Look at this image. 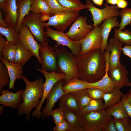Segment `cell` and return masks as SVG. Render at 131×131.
Masks as SVG:
<instances>
[{"instance_id":"6da1fadb","label":"cell","mask_w":131,"mask_h":131,"mask_svg":"<svg viewBox=\"0 0 131 131\" xmlns=\"http://www.w3.org/2000/svg\"><path fill=\"white\" fill-rule=\"evenodd\" d=\"M76 57L80 79L88 82L93 83L101 79L105 75L104 53L100 48Z\"/></svg>"},{"instance_id":"7a4b0ae2","label":"cell","mask_w":131,"mask_h":131,"mask_svg":"<svg viewBox=\"0 0 131 131\" xmlns=\"http://www.w3.org/2000/svg\"><path fill=\"white\" fill-rule=\"evenodd\" d=\"M22 79L25 82L26 87L21 94L23 102L17 108V114L18 115L26 114V120L28 122L32 109L37 107L40 102L39 99L42 98L44 83L41 78L32 82L23 75Z\"/></svg>"},{"instance_id":"3957f363","label":"cell","mask_w":131,"mask_h":131,"mask_svg":"<svg viewBox=\"0 0 131 131\" xmlns=\"http://www.w3.org/2000/svg\"><path fill=\"white\" fill-rule=\"evenodd\" d=\"M54 48L57 56L56 64L57 71L64 74L65 83L74 77L79 78L76 62V56L64 46L56 43Z\"/></svg>"},{"instance_id":"277c9868","label":"cell","mask_w":131,"mask_h":131,"mask_svg":"<svg viewBox=\"0 0 131 131\" xmlns=\"http://www.w3.org/2000/svg\"><path fill=\"white\" fill-rule=\"evenodd\" d=\"M81 115L83 131H102L112 118L105 110L90 111Z\"/></svg>"},{"instance_id":"5b68a950","label":"cell","mask_w":131,"mask_h":131,"mask_svg":"<svg viewBox=\"0 0 131 131\" xmlns=\"http://www.w3.org/2000/svg\"><path fill=\"white\" fill-rule=\"evenodd\" d=\"M41 14L30 12L24 18L22 24L27 26L34 39L44 47L48 45V40L44 30L45 23L40 19Z\"/></svg>"},{"instance_id":"8992f818","label":"cell","mask_w":131,"mask_h":131,"mask_svg":"<svg viewBox=\"0 0 131 131\" xmlns=\"http://www.w3.org/2000/svg\"><path fill=\"white\" fill-rule=\"evenodd\" d=\"M36 69L42 73L45 79V82L44 83L43 94L42 99L39 105L32 114V116L38 119L41 116V109L47 95L57 82L65 79L66 75L64 73L54 71L49 72L40 68Z\"/></svg>"},{"instance_id":"52a82bcc","label":"cell","mask_w":131,"mask_h":131,"mask_svg":"<svg viewBox=\"0 0 131 131\" xmlns=\"http://www.w3.org/2000/svg\"><path fill=\"white\" fill-rule=\"evenodd\" d=\"M85 5L88 8L87 11H90L92 16L93 29L99 25L104 20L119 16V8L115 5L110 6L106 3L103 8L100 9L95 6L90 0H87Z\"/></svg>"},{"instance_id":"ba28073f","label":"cell","mask_w":131,"mask_h":131,"mask_svg":"<svg viewBox=\"0 0 131 131\" xmlns=\"http://www.w3.org/2000/svg\"><path fill=\"white\" fill-rule=\"evenodd\" d=\"M79 10H68L51 16L45 23V27L52 26L57 31L64 32L79 16Z\"/></svg>"},{"instance_id":"9c48e42d","label":"cell","mask_w":131,"mask_h":131,"mask_svg":"<svg viewBox=\"0 0 131 131\" xmlns=\"http://www.w3.org/2000/svg\"><path fill=\"white\" fill-rule=\"evenodd\" d=\"M45 33L47 37H49L58 44L69 48L72 54L75 56L80 55L81 46L79 41L72 40L66 33L64 32L55 30L49 26L45 28Z\"/></svg>"},{"instance_id":"30bf717a","label":"cell","mask_w":131,"mask_h":131,"mask_svg":"<svg viewBox=\"0 0 131 131\" xmlns=\"http://www.w3.org/2000/svg\"><path fill=\"white\" fill-rule=\"evenodd\" d=\"M99 25H97L84 38L79 41L81 46L80 55L101 48L102 38L101 34V28Z\"/></svg>"},{"instance_id":"8fae6325","label":"cell","mask_w":131,"mask_h":131,"mask_svg":"<svg viewBox=\"0 0 131 131\" xmlns=\"http://www.w3.org/2000/svg\"><path fill=\"white\" fill-rule=\"evenodd\" d=\"M87 17H78L66 33L71 39L78 41L84 38L93 29L92 25L88 24L86 22Z\"/></svg>"},{"instance_id":"7c38bea8","label":"cell","mask_w":131,"mask_h":131,"mask_svg":"<svg viewBox=\"0 0 131 131\" xmlns=\"http://www.w3.org/2000/svg\"><path fill=\"white\" fill-rule=\"evenodd\" d=\"M19 40L20 43L26 49L32 53L40 64L41 61L39 54L41 44L35 40L27 26L22 24L19 31Z\"/></svg>"},{"instance_id":"4fadbf2b","label":"cell","mask_w":131,"mask_h":131,"mask_svg":"<svg viewBox=\"0 0 131 131\" xmlns=\"http://www.w3.org/2000/svg\"><path fill=\"white\" fill-rule=\"evenodd\" d=\"M65 83L64 79L57 82L53 87L47 95L46 99V104L41 112V117L43 119L49 116V114L52 110L56 102L65 92L62 89V86Z\"/></svg>"},{"instance_id":"5bb4252c","label":"cell","mask_w":131,"mask_h":131,"mask_svg":"<svg viewBox=\"0 0 131 131\" xmlns=\"http://www.w3.org/2000/svg\"><path fill=\"white\" fill-rule=\"evenodd\" d=\"M40 56L41 61V69L49 72L57 71V56L54 47L48 45L40 46Z\"/></svg>"},{"instance_id":"9a60e30c","label":"cell","mask_w":131,"mask_h":131,"mask_svg":"<svg viewBox=\"0 0 131 131\" xmlns=\"http://www.w3.org/2000/svg\"><path fill=\"white\" fill-rule=\"evenodd\" d=\"M128 74L125 66L121 63L112 71L108 72L109 76L115 88L120 89L123 86L131 87Z\"/></svg>"},{"instance_id":"2e32d148","label":"cell","mask_w":131,"mask_h":131,"mask_svg":"<svg viewBox=\"0 0 131 131\" xmlns=\"http://www.w3.org/2000/svg\"><path fill=\"white\" fill-rule=\"evenodd\" d=\"M123 43L118 39L111 38L106 48L110 50L109 66L108 71H110L119 65L121 62L120 57L123 51Z\"/></svg>"},{"instance_id":"e0dca14e","label":"cell","mask_w":131,"mask_h":131,"mask_svg":"<svg viewBox=\"0 0 131 131\" xmlns=\"http://www.w3.org/2000/svg\"><path fill=\"white\" fill-rule=\"evenodd\" d=\"M23 89L13 93L8 89L2 90L0 91V104L6 107H10L12 109L17 108L23 99L20 97Z\"/></svg>"},{"instance_id":"ac0fdd59","label":"cell","mask_w":131,"mask_h":131,"mask_svg":"<svg viewBox=\"0 0 131 131\" xmlns=\"http://www.w3.org/2000/svg\"><path fill=\"white\" fill-rule=\"evenodd\" d=\"M17 0H7L2 9L4 20L8 26L15 29L17 19Z\"/></svg>"},{"instance_id":"d6986e66","label":"cell","mask_w":131,"mask_h":131,"mask_svg":"<svg viewBox=\"0 0 131 131\" xmlns=\"http://www.w3.org/2000/svg\"><path fill=\"white\" fill-rule=\"evenodd\" d=\"M117 16H114L107 18L103 21L100 26L101 27V34L102 42L100 49L104 52L107 46L108 38L112 29L114 27H119V21L117 20Z\"/></svg>"},{"instance_id":"ffe728a7","label":"cell","mask_w":131,"mask_h":131,"mask_svg":"<svg viewBox=\"0 0 131 131\" xmlns=\"http://www.w3.org/2000/svg\"><path fill=\"white\" fill-rule=\"evenodd\" d=\"M1 60L6 66L9 74L10 79L9 89L14 90V85L16 80L22 79L23 71L22 69L23 66L19 63L9 62L0 57Z\"/></svg>"},{"instance_id":"44dd1931","label":"cell","mask_w":131,"mask_h":131,"mask_svg":"<svg viewBox=\"0 0 131 131\" xmlns=\"http://www.w3.org/2000/svg\"><path fill=\"white\" fill-rule=\"evenodd\" d=\"M58 105L63 110H71L79 112L81 109L74 93H65L58 100Z\"/></svg>"},{"instance_id":"7402d4cb","label":"cell","mask_w":131,"mask_h":131,"mask_svg":"<svg viewBox=\"0 0 131 131\" xmlns=\"http://www.w3.org/2000/svg\"><path fill=\"white\" fill-rule=\"evenodd\" d=\"M63 111L65 119L70 126L69 131H83L81 115L79 112L71 110Z\"/></svg>"},{"instance_id":"603a6c76","label":"cell","mask_w":131,"mask_h":131,"mask_svg":"<svg viewBox=\"0 0 131 131\" xmlns=\"http://www.w3.org/2000/svg\"><path fill=\"white\" fill-rule=\"evenodd\" d=\"M109 70L108 68H106L105 75L99 81L93 83L88 82V88H98L102 90L105 93L112 91L115 87L109 76Z\"/></svg>"},{"instance_id":"cb8c5ba5","label":"cell","mask_w":131,"mask_h":131,"mask_svg":"<svg viewBox=\"0 0 131 131\" xmlns=\"http://www.w3.org/2000/svg\"><path fill=\"white\" fill-rule=\"evenodd\" d=\"M32 0H24L18 2L17 3V19L15 30L17 33L19 32L20 28L24 18L30 12Z\"/></svg>"},{"instance_id":"d4e9b609","label":"cell","mask_w":131,"mask_h":131,"mask_svg":"<svg viewBox=\"0 0 131 131\" xmlns=\"http://www.w3.org/2000/svg\"><path fill=\"white\" fill-rule=\"evenodd\" d=\"M62 87L65 93H74L88 88V82L82 80L77 77H74L70 79L65 85H63Z\"/></svg>"},{"instance_id":"484cf974","label":"cell","mask_w":131,"mask_h":131,"mask_svg":"<svg viewBox=\"0 0 131 131\" xmlns=\"http://www.w3.org/2000/svg\"><path fill=\"white\" fill-rule=\"evenodd\" d=\"M34 55L32 53L25 48L20 42L17 45L14 63H20L24 66Z\"/></svg>"},{"instance_id":"4316f807","label":"cell","mask_w":131,"mask_h":131,"mask_svg":"<svg viewBox=\"0 0 131 131\" xmlns=\"http://www.w3.org/2000/svg\"><path fill=\"white\" fill-rule=\"evenodd\" d=\"M123 94L120 88H116L112 92L105 93L103 99L105 110L120 102Z\"/></svg>"},{"instance_id":"83f0119b","label":"cell","mask_w":131,"mask_h":131,"mask_svg":"<svg viewBox=\"0 0 131 131\" xmlns=\"http://www.w3.org/2000/svg\"><path fill=\"white\" fill-rule=\"evenodd\" d=\"M0 33L6 37L7 42L16 45L20 42L19 34L11 26H8L7 28L0 27Z\"/></svg>"},{"instance_id":"f1b7e54d","label":"cell","mask_w":131,"mask_h":131,"mask_svg":"<svg viewBox=\"0 0 131 131\" xmlns=\"http://www.w3.org/2000/svg\"><path fill=\"white\" fill-rule=\"evenodd\" d=\"M105 110L111 116L115 118L129 117L121 100L119 102Z\"/></svg>"},{"instance_id":"f546056e","label":"cell","mask_w":131,"mask_h":131,"mask_svg":"<svg viewBox=\"0 0 131 131\" xmlns=\"http://www.w3.org/2000/svg\"><path fill=\"white\" fill-rule=\"evenodd\" d=\"M30 11L35 13H47L53 15L52 12L44 0H32Z\"/></svg>"},{"instance_id":"4dcf8cb0","label":"cell","mask_w":131,"mask_h":131,"mask_svg":"<svg viewBox=\"0 0 131 131\" xmlns=\"http://www.w3.org/2000/svg\"><path fill=\"white\" fill-rule=\"evenodd\" d=\"M63 7L72 10H79L88 9L85 5L83 4L80 0H56Z\"/></svg>"},{"instance_id":"1f68e13d","label":"cell","mask_w":131,"mask_h":131,"mask_svg":"<svg viewBox=\"0 0 131 131\" xmlns=\"http://www.w3.org/2000/svg\"><path fill=\"white\" fill-rule=\"evenodd\" d=\"M74 94L81 110L86 106L92 99L89 95L87 89L78 91Z\"/></svg>"},{"instance_id":"d6a6232c","label":"cell","mask_w":131,"mask_h":131,"mask_svg":"<svg viewBox=\"0 0 131 131\" xmlns=\"http://www.w3.org/2000/svg\"><path fill=\"white\" fill-rule=\"evenodd\" d=\"M113 38L118 39L125 45L129 46L131 44V32L127 29L123 31L117 28L114 30Z\"/></svg>"},{"instance_id":"836d02e7","label":"cell","mask_w":131,"mask_h":131,"mask_svg":"<svg viewBox=\"0 0 131 131\" xmlns=\"http://www.w3.org/2000/svg\"><path fill=\"white\" fill-rule=\"evenodd\" d=\"M105 110L104 104L103 103V99L98 100L92 99L89 103L85 107L81 109L79 113L82 115L90 111Z\"/></svg>"},{"instance_id":"e575fe53","label":"cell","mask_w":131,"mask_h":131,"mask_svg":"<svg viewBox=\"0 0 131 131\" xmlns=\"http://www.w3.org/2000/svg\"><path fill=\"white\" fill-rule=\"evenodd\" d=\"M16 46L12 43L7 42L2 52V58L9 62L14 63Z\"/></svg>"},{"instance_id":"d590c367","label":"cell","mask_w":131,"mask_h":131,"mask_svg":"<svg viewBox=\"0 0 131 131\" xmlns=\"http://www.w3.org/2000/svg\"><path fill=\"white\" fill-rule=\"evenodd\" d=\"M119 16L121 18L119 29L123 30L126 26L131 25V8L121 9L119 11Z\"/></svg>"},{"instance_id":"8d00e7d4","label":"cell","mask_w":131,"mask_h":131,"mask_svg":"<svg viewBox=\"0 0 131 131\" xmlns=\"http://www.w3.org/2000/svg\"><path fill=\"white\" fill-rule=\"evenodd\" d=\"M113 118L115 125L117 131H131V120L129 117Z\"/></svg>"},{"instance_id":"74e56055","label":"cell","mask_w":131,"mask_h":131,"mask_svg":"<svg viewBox=\"0 0 131 131\" xmlns=\"http://www.w3.org/2000/svg\"><path fill=\"white\" fill-rule=\"evenodd\" d=\"M10 82V76L7 69L3 62H0V91L8 85Z\"/></svg>"},{"instance_id":"f35d334b","label":"cell","mask_w":131,"mask_h":131,"mask_svg":"<svg viewBox=\"0 0 131 131\" xmlns=\"http://www.w3.org/2000/svg\"><path fill=\"white\" fill-rule=\"evenodd\" d=\"M52 12L53 15L64 11L72 10L62 6L56 0H44Z\"/></svg>"},{"instance_id":"ab89813d","label":"cell","mask_w":131,"mask_h":131,"mask_svg":"<svg viewBox=\"0 0 131 131\" xmlns=\"http://www.w3.org/2000/svg\"><path fill=\"white\" fill-rule=\"evenodd\" d=\"M49 116L52 117L55 125L59 123L65 119L64 112L60 107L54 110H52L49 113Z\"/></svg>"},{"instance_id":"60d3db41","label":"cell","mask_w":131,"mask_h":131,"mask_svg":"<svg viewBox=\"0 0 131 131\" xmlns=\"http://www.w3.org/2000/svg\"><path fill=\"white\" fill-rule=\"evenodd\" d=\"M87 92L91 98L93 99H103L105 93L101 89L95 87H90L87 89Z\"/></svg>"},{"instance_id":"b9f144b4","label":"cell","mask_w":131,"mask_h":131,"mask_svg":"<svg viewBox=\"0 0 131 131\" xmlns=\"http://www.w3.org/2000/svg\"><path fill=\"white\" fill-rule=\"evenodd\" d=\"M70 126L65 120L56 125L53 128L54 131H69Z\"/></svg>"},{"instance_id":"7bdbcfd3","label":"cell","mask_w":131,"mask_h":131,"mask_svg":"<svg viewBox=\"0 0 131 131\" xmlns=\"http://www.w3.org/2000/svg\"><path fill=\"white\" fill-rule=\"evenodd\" d=\"M102 131H117L115 125L113 117H112L107 122Z\"/></svg>"},{"instance_id":"ee69618b","label":"cell","mask_w":131,"mask_h":131,"mask_svg":"<svg viewBox=\"0 0 131 131\" xmlns=\"http://www.w3.org/2000/svg\"><path fill=\"white\" fill-rule=\"evenodd\" d=\"M121 100L123 104L124 109L129 117L131 119V106L128 102L126 98V95L124 94Z\"/></svg>"},{"instance_id":"f6af8a7d","label":"cell","mask_w":131,"mask_h":131,"mask_svg":"<svg viewBox=\"0 0 131 131\" xmlns=\"http://www.w3.org/2000/svg\"><path fill=\"white\" fill-rule=\"evenodd\" d=\"M7 43L6 39L3 37V35L0 34V57H2V52Z\"/></svg>"},{"instance_id":"bcb514c9","label":"cell","mask_w":131,"mask_h":131,"mask_svg":"<svg viewBox=\"0 0 131 131\" xmlns=\"http://www.w3.org/2000/svg\"><path fill=\"white\" fill-rule=\"evenodd\" d=\"M122 50L124 54L128 57L131 60V44L129 46L124 45Z\"/></svg>"},{"instance_id":"7dc6e473","label":"cell","mask_w":131,"mask_h":131,"mask_svg":"<svg viewBox=\"0 0 131 131\" xmlns=\"http://www.w3.org/2000/svg\"><path fill=\"white\" fill-rule=\"evenodd\" d=\"M117 6L119 8L123 9L126 8L129 4L126 0H117Z\"/></svg>"},{"instance_id":"c3c4849f","label":"cell","mask_w":131,"mask_h":131,"mask_svg":"<svg viewBox=\"0 0 131 131\" xmlns=\"http://www.w3.org/2000/svg\"><path fill=\"white\" fill-rule=\"evenodd\" d=\"M51 15L47 13H41L40 17L41 20L44 22L47 20H49Z\"/></svg>"},{"instance_id":"681fc988","label":"cell","mask_w":131,"mask_h":131,"mask_svg":"<svg viewBox=\"0 0 131 131\" xmlns=\"http://www.w3.org/2000/svg\"><path fill=\"white\" fill-rule=\"evenodd\" d=\"M8 26L3 18L1 12H0V27L7 28Z\"/></svg>"},{"instance_id":"f907efd6","label":"cell","mask_w":131,"mask_h":131,"mask_svg":"<svg viewBox=\"0 0 131 131\" xmlns=\"http://www.w3.org/2000/svg\"><path fill=\"white\" fill-rule=\"evenodd\" d=\"M93 2L96 5L101 6L103 4L104 0H92Z\"/></svg>"},{"instance_id":"816d5d0a","label":"cell","mask_w":131,"mask_h":131,"mask_svg":"<svg viewBox=\"0 0 131 131\" xmlns=\"http://www.w3.org/2000/svg\"><path fill=\"white\" fill-rule=\"evenodd\" d=\"M106 3L108 4H110L112 5L116 4L117 0H105Z\"/></svg>"},{"instance_id":"f5cc1de1","label":"cell","mask_w":131,"mask_h":131,"mask_svg":"<svg viewBox=\"0 0 131 131\" xmlns=\"http://www.w3.org/2000/svg\"><path fill=\"white\" fill-rule=\"evenodd\" d=\"M126 98L128 103L131 106V92H129L126 95Z\"/></svg>"},{"instance_id":"db71d44e","label":"cell","mask_w":131,"mask_h":131,"mask_svg":"<svg viewBox=\"0 0 131 131\" xmlns=\"http://www.w3.org/2000/svg\"><path fill=\"white\" fill-rule=\"evenodd\" d=\"M7 0H0V8L2 10L4 8Z\"/></svg>"},{"instance_id":"11a10c76","label":"cell","mask_w":131,"mask_h":131,"mask_svg":"<svg viewBox=\"0 0 131 131\" xmlns=\"http://www.w3.org/2000/svg\"><path fill=\"white\" fill-rule=\"evenodd\" d=\"M4 107L2 105L0 106V115H2L3 113Z\"/></svg>"},{"instance_id":"9f6ffc18","label":"cell","mask_w":131,"mask_h":131,"mask_svg":"<svg viewBox=\"0 0 131 131\" xmlns=\"http://www.w3.org/2000/svg\"><path fill=\"white\" fill-rule=\"evenodd\" d=\"M24 0H17V1H18V2H20L21 1H23Z\"/></svg>"},{"instance_id":"6f0895ef","label":"cell","mask_w":131,"mask_h":131,"mask_svg":"<svg viewBox=\"0 0 131 131\" xmlns=\"http://www.w3.org/2000/svg\"><path fill=\"white\" fill-rule=\"evenodd\" d=\"M131 92V88L130 89L129 91V92Z\"/></svg>"},{"instance_id":"680465c9","label":"cell","mask_w":131,"mask_h":131,"mask_svg":"<svg viewBox=\"0 0 131 131\" xmlns=\"http://www.w3.org/2000/svg\"></svg>"}]
</instances>
